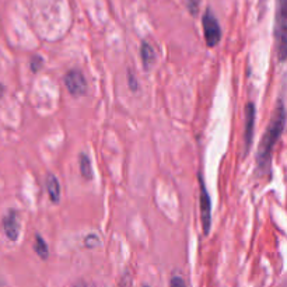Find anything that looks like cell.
<instances>
[{
	"label": "cell",
	"mask_w": 287,
	"mask_h": 287,
	"mask_svg": "<svg viewBox=\"0 0 287 287\" xmlns=\"http://www.w3.org/2000/svg\"><path fill=\"white\" fill-rule=\"evenodd\" d=\"M286 125V108H285V101L279 100L275 113L272 116L268 129L265 135L262 136L259 147L256 151V166H258V173L265 174L270 168V161H272V154L276 143L283 135Z\"/></svg>",
	"instance_id": "6da1fadb"
},
{
	"label": "cell",
	"mask_w": 287,
	"mask_h": 287,
	"mask_svg": "<svg viewBox=\"0 0 287 287\" xmlns=\"http://www.w3.org/2000/svg\"><path fill=\"white\" fill-rule=\"evenodd\" d=\"M286 3L287 0H278L276 3V17H275V41L279 62H285L287 53L286 38Z\"/></svg>",
	"instance_id": "7a4b0ae2"
},
{
	"label": "cell",
	"mask_w": 287,
	"mask_h": 287,
	"mask_svg": "<svg viewBox=\"0 0 287 287\" xmlns=\"http://www.w3.org/2000/svg\"><path fill=\"white\" fill-rule=\"evenodd\" d=\"M202 26H203V35H205L206 45L209 48H215L221 39V27L218 24L217 18L210 7H208L203 13Z\"/></svg>",
	"instance_id": "3957f363"
},
{
	"label": "cell",
	"mask_w": 287,
	"mask_h": 287,
	"mask_svg": "<svg viewBox=\"0 0 287 287\" xmlns=\"http://www.w3.org/2000/svg\"><path fill=\"white\" fill-rule=\"evenodd\" d=\"M198 179H199L200 221H202L203 234L208 235L210 233V227H212V202H210L209 192L206 189L205 179H203L202 174L198 175Z\"/></svg>",
	"instance_id": "277c9868"
},
{
	"label": "cell",
	"mask_w": 287,
	"mask_h": 287,
	"mask_svg": "<svg viewBox=\"0 0 287 287\" xmlns=\"http://www.w3.org/2000/svg\"><path fill=\"white\" fill-rule=\"evenodd\" d=\"M63 81H65V86L68 88L70 94L73 97H81L86 94L87 91V80L84 77L83 72L78 69H72L69 70L65 77H63Z\"/></svg>",
	"instance_id": "5b68a950"
},
{
	"label": "cell",
	"mask_w": 287,
	"mask_h": 287,
	"mask_svg": "<svg viewBox=\"0 0 287 287\" xmlns=\"http://www.w3.org/2000/svg\"><path fill=\"white\" fill-rule=\"evenodd\" d=\"M255 105L253 103H248L245 105V111H244V118H245V123H244V144H245V156L250 153V148L252 146L253 140V131H255Z\"/></svg>",
	"instance_id": "8992f818"
},
{
	"label": "cell",
	"mask_w": 287,
	"mask_h": 287,
	"mask_svg": "<svg viewBox=\"0 0 287 287\" xmlns=\"http://www.w3.org/2000/svg\"><path fill=\"white\" fill-rule=\"evenodd\" d=\"M1 227L4 235L9 238L10 241H17L18 235H20V220H18L17 210L10 209L4 217L1 220Z\"/></svg>",
	"instance_id": "52a82bcc"
},
{
	"label": "cell",
	"mask_w": 287,
	"mask_h": 287,
	"mask_svg": "<svg viewBox=\"0 0 287 287\" xmlns=\"http://www.w3.org/2000/svg\"><path fill=\"white\" fill-rule=\"evenodd\" d=\"M46 192L52 203H59L61 200V183L55 175H48L46 178Z\"/></svg>",
	"instance_id": "ba28073f"
},
{
	"label": "cell",
	"mask_w": 287,
	"mask_h": 287,
	"mask_svg": "<svg viewBox=\"0 0 287 287\" xmlns=\"http://www.w3.org/2000/svg\"><path fill=\"white\" fill-rule=\"evenodd\" d=\"M140 59L143 62V66L146 70L150 69L151 65L156 62V52H154L153 46L147 44L146 41H143L140 45Z\"/></svg>",
	"instance_id": "9c48e42d"
},
{
	"label": "cell",
	"mask_w": 287,
	"mask_h": 287,
	"mask_svg": "<svg viewBox=\"0 0 287 287\" xmlns=\"http://www.w3.org/2000/svg\"><path fill=\"white\" fill-rule=\"evenodd\" d=\"M78 164H80V173L81 177L84 179H93V167H91V161H90V157L86 153H81L80 158H78Z\"/></svg>",
	"instance_id": "30bf717a"
},
{
	"label": "cell",
	"mask_w": 287,
	"mask_h": 287,
	"mask_svg": "<svg viewBox=\"0 0 287 287\" xmlns=\"http://www.w3.org/2000/svg\"><path fill=\"white\" fill-rule=\"evenodd\" d=\"M34 251L41 259H46L49 256V250L48 245L45 243V240L39 234L35 235V243H34Z\"/></svg>",
	"instance_id": "8fae6325"
},
{
	"label": "cell",
	"mask_w": 287,
	"mask_h": 287,
	"mask_svg": "<svg viewBox=\"0 0 287 287\" xmlns=\"http://www.w3.org/2000/svg\"><path fill=\"white\" fill-rule=\"evenodd\" d=\"M42 63H44V59L41 56H38V55L31 56V59H30V68L33 70V73H36L38 70L41 69L42 68Z\"/></svg>",
	"instance_id": "7c38bea8"
},
{
	"label": "cell",
	"mask_w": 287,
	"mask_h": 287,
	"mask_svg": "<svg viewBox=\"0 0 287 287\" xmlns=\"http://www.w3.org/2000/svg\"><path fill=\"white\" fill-rule=\"evenodd\" d=\"M185 3H186V9L189 10L192 16H196L199 13L200 0H185Z\"/></svg>",
	"instance_id": "4fadbf2b"
},
{
	"label": "cell",
	"mask_w": 287,
	"mask_h": 287,
	"mask_svg": "<svg viewBox=\"0 0 287 287\" xmlns=\"http://www.w3.org/2000/svg\"><path fill=\"white\" fill-rule=\"evenodd\" d=\"M128 84H129V88L135 93L139 90V81L132 72H128Z\"/></svg>",
	"instance_id": "5bb4252c"
},
{
	"label": "cell",
	"mask_w": 287,
	"mask_h": 287,
	"mask_svg": "<svg viewBox=\"0 0 287 287\" xmlns=\"http://www.w3.org/2000/svg\"><path fill=\"white\" fill-rule=\"evenodd\" d=\"M100 243V240H98V237L96 234H88L86 238H84V245L87 247V248H94L97 247Z\"/></svg>",
	"instance_id": "9a60e30c"
},
{
	"label": "cell",
	"mask_w": 287,
	"mask_h": 287,
	"mask_svg": "<svg viewBox=\"0 0 287 287\" xmlns=\"http://www.w3.org/2000/svg\"><path fill=\"white\" fill-rule=\"evenodd\" d=\"M170 287H186V283L181 276H174L171 279V283H170Z\"/></svg>",
	"instance_id": "2e32d148"
},
{
	"label": "cell",
	"mask_w": 287,
	"mask_h": 287,
	"mask_svg": "<svg viewBox=\"0 0 287 287\" xmlns=\"http://www.w3.org/2000/svg\"><path fill=\"white\" fill-rule=\"evenodd\" d=\"M4 91H6V88H4V86H3V84H0V98L3 97V94H4Z\"/></svg>",
	"instance_id": "e0dca14e"
},
{
	"label": "cell",
	"mask_w": 287,
	"mask_h": 287,
	"mask_svg": "<svg viewBox=\"0 0 287 287\" xmlns=\"http://www.w3.org/2000/svg\"><path fill=\"white\" fill-rule=\"evenodd\" d=\"M73 287H88V286L86 285V283H84V282H78L77 285H74Z\"/></svg>",
	"instance_id": "ac0fdd59"
},
{
	"label": "cell",
	"mask_w": 287,
	"mask_h": 287,
	"mask_svg": "<svg viewBox=\"0 0 287 287\" xmlns=\"http://www.w3.org/2000/svg\"><path fill=\"white\" fill-rule=\"evenodd\" d=\"M143 287H150V286H147V285H144V286H143Z\"/></svg>",
	"instance_id": "d6986e66"
}]
</instances>
